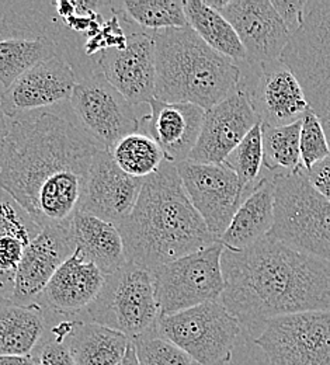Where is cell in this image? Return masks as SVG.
<instances>
[{
	"mask_svg": "<svg viewBox=\"0 0 330 365\" xmlns=\"http://www.w3.org/2000/svg\"><path fill=\"white\" fill-rule=\"evenodd\" d=\"M0 365H40L34 356H0Z\"/></svg>",
	"mask_w": 330,
	"mask_h": 365,
	"instance_id": "74e56055",
	"label": "cell"
},
{
	"mask_svg": "<svg viewBox=\"0 0 330 365\" xmlns=\"http://www.w3.org/2000/svg\"><path fill=\"white\" fill-rule=\"evenodd\" d=\"M308 0H273L272 4L292 34L301 24Z\"/></svg>",
	"mask_w": 330,
	"mask_h": 365,
	"instance_id": "d590c367",
	"label": "cell"
},
{
	"mask_svg": "<svg viewBox=\"0 0 330 365\" xmlns=\"http://www.w3.org/2000/svg\"><path fill=\"white\" fill-rule=\"evenodd\" d=\"M72 233L76 252L104 275L117 272L127 263L124 240L115 225L78 211L72 221Z\"/></svg>",
	"mask_w": 330,
	"mask_h": 365,
	"instance_id": "cb8c5ba5",
	"label": "cell"
},
{
	"mask_svg": "<svg viewBox=\"0 0 330 365\" xmlns=\"http://www.w3.org/2000/svg\"><path fill=\"white\" fill-rule=\"evenodd\" d=\"M234 27L246 51V62L269 63L279 61L291 33L270 0H207Z\"/></svg>",
	"mask_w": 330,
	"mask_h": 365,
	"instance_id": "4fadbf2b",
	"label": "cell"
},
{
	"mask_svg": "<svg viewBox=\"0 0 330 365\" xmlns=\"http://www.w3.org/2000/svg\"><path fill=\"white\" fill-rule=\"evenodd\" d=\"M7 124H9L7 117H6V114L3 111V107L0 104V146H1V143L4 140V138L7 135Z\"/></svg>",
	"mask_w": 330,
	"mask_h": 365,
	"instance_id": "ab89813d",
	"label": "cell"
},
{
	"mask_svg": "<svg viewBox=\"0 0 330 365\" xmlns=\"http://www.w3.org/2000/svg\"><path fill=\"white\" fill-rule=\"evenodd\" d=\"M221 304L242 326L311 311H330V263L267 235L242 249H224Z\"/></svg>",
	"mask_w": 330,
	"mask_h": 365,
	"instance_id": "7a4b0ae2",
	"label": "cell"
},
{
	"mask_svg": "<svg viewBox=\"0 0 330 365\" xmlns=\"http://www.w3.org/2000/svg\"><path fill=\"white\" fill-rule=\"evenodd\" d=\"M301 163L305 172L311 170L315 165L325 160L330 155V145L322 120L309 110L302 117L301 138Z\"/></svg>",
	"mask_w": 330,
	"mask_h": 365,
	"instance_id": "836d02e7",
	"label": "cell"
},
{
	"mask_svg": "<svg viewBox=\"0 0 330 365\" xmlns=\"http://www.w3.org/2000/svg\"><path fill=\"white\" fill-rule=\"evenodd\" d=\"M274 224V184L260 179L242 201L235 217L220 237L228 250H242L270 233Z\"/></svg>",
	"mask_w": 330,
	"mask_h": 365,
	"instance_id": "603a6c76",
	"label": "cell"
},
{
	"mask_svg": "<svg viewBox=\"0 0 330 365\" xmlns=\"http://www.w3.org/2000/svg\"><path fill=\"white\" fill-rule=\"evenodd\" d=\"M149 115L140 120V131L153 138L162 148L166 160H189L204 121L205 110L190 103H163L152 98Z\"/></svg>",
	"mask_w": 330,
	"mask_h": 365,
	"instance_id": "ffe728a7",
	"label": "cell"
},
{
	"mask_svg": "<svg viewBox=\"0 0 330 365\" xmlns=\"http://www.w3.org/2000/svg\"><path fill=\"white\" fill-rule=\"evenodd\" d=\"M117 228L127 262L150 270L220 242L191 204L176 163L169 160L143 180L133 212Z\"/></svg>",
	"mask_w": 330,
	"mask_h": 365,
	"instance_id": "3957f363",
	"label": "cell"
},
{
	"mask_svg": "<svg viewBox=\"0 0 330 365\" xmlns=\"http://www.w3.org/2000/svg\"><path fill=\"white\" fill-rule=\"evenodd\" d=\"M71 107L83 127L103 149L110 150L120 139L140 131L133 104L101 72L79 79L71 96Z\"/></svg>",
	"mask_w": 330,
	"mask_h": 365,
	"instance_id": "8fae6325",
	"label": "cell"
},
{
	"mask_svg": "<svg viewBox=\"0 0 330 365\" xmlns=\"http://www.w3.org/2000/svg\"><path fill=\"white\" fill-rule=\"evenodd\" d=\"M240 331V322L221 301L162 315L158 323L159 336L182 349L198 365L230 364Z\"/></svg>",
	"mask_w": 330,
	"mask_h": 365,
	"instance_id": "ba28073f",
	"label": "cell"
},
{
	"mask_svg": "<svg viewBox=\"0 0 330 365\" xmlns=\"http://www.w3.org/2000/svg\"><path fill=\"white\" fill-rule=\"evenodd\" d=\"M47 312L37 304L0 298V356H31L48 330Z\"/></svg>",
	"mask_w": 330,
	"mask_h": 365,
	"instance_id": "d4e9b609",
	"label": "cell"
},
{
	"mask_svg": "<svg viewBox=\"0 0 330 365\" xmlns=\"http://www.w3.org/2000/svg\"><path fill=\"white\" fill-rule=\"evenodd\" d=\"M56 56V46L47 36L0 40V83L4 89L36 65Z\"/></svg>",
	"mask_w": 330,
	"mask_h": 365,
	"instance_id": "83f0119b",
	"label": "cell"
},
{
	"mask_svg": "<svg viewBox=\"0 0 330 365\" xmlns=\"http://www.w3.org/2000/svg\"><path fill=\"white\" fill-rule=\"evenodd\" d=\"M153 38L156 100L210 110L239 91L240 66L207 46L190 26L153 31Z\"/></svg>",
	"mask_w": 330,
	"mask_h": 365,
	"instance_id": "277c9868",
	"label": "cell"
},
{
	"mask_svg": "<svg viewBox=\"0 0 330 365\" xmlns=\"http://www.w3.org/2000/svg\"><path fill=\"white\" fill-rule=\"evenodd\" d=\"M97 63L104 78L133 106L155 98L156 49L153 31L137 29L123 48L103 51Z\"/></svg>",
	"mask_w": 330,
	"mask_h": 365,
	"instance_id": "9a60e30c",
	"label": "cell"
},
{
	"mask_svg": "<svg viewBox=\"0 0 330 365\" xmlns=\"http://www.w3.org/2000/svg\"><path fill=\"white\" fill-rule=\"evenodd\" d=\"M86 314L91 322L131 340L158 331L162 314L153 272L127 262L117 272L104 275L103 287Z\"/></svg>",
	"mask_w": 330,
	"mask_h": 365,
	"instance_id": "8992f818",
	"label": "cell"
},
{
	"mask_svg": "<svg viewBox=\"0 0 330 365\" xmlns=\"http://www.w3.org/2000/svg\"><path fill=\"white\" fill-rule=\"evenodd\" d=\"M40 232L30 214L0 188V298L11 299L24 252Z\"/></svg>",
	"mask_w": 330,
	"mask_h": 365,
	"instance_id": "7402d4cb",
	"label": "cell"
},
{
	"mask_svg": "<svg viewBox=\"0 0 330 365\" xmlns=\"http://www.w3.org/2000/svg\"><path fill=\"white\" fill-rule=\"evenodd\" d=\"M305 91L309 108L330 118V0H308L280 56Z\"/></svg>",
	"mask_w": 330,
	"mask_h": 365,
	"instance_id": "52a82bcc",
	"label": "cell"
},
{
	"mask_svg": "<svg viewBox=\"0 0 330 365\" xmlns=\"http://www.w3.org/2000/svg\"><path fill=\"white\" fill-rule=\"evenodd\" d=\"M254 343L270 365H330V311L270 319Z\"/></svg>",
	"mask_w": 330,
	"mask_h": 365,
	"instance_id": "30bf717a",
	"label": "cell"
},
{
	"mask_svg": "<svg viewBox=\"0 0 330 365\" xmlns=\"http://www.w3.org/2000/svg\"><path fill=\"white\" fill-rule=\"evenodd\" d=\"M235 170L237 179L244 188L253 190L260 180V172L263 168V142H262V124H257L239 143L235 152L225 162Z\"/></svg>",
	"mask_w": 330,
	"mask_h": 365,
	"instance_id": "1f68e13d",
	"label": "cell"
},
{
	"mask_svg": "<svg viewBox=\"0 0 330 365\" xmlns=\"http://www.w3.org/2000/svg\"><path fill=\"white\" fill-rule=\"evenodd\" d=\"M76 82L72 65L56 55L36 65L1 91L0 104L11 120L71 100Z\"/></svg>",
	"mask_w": 330,
	"mask_h": 365,
	"instance_id": "2e32d148",
	"label": "cell"
},
{
	"mask_svg": "<svg viewBox=\"0 0 330 365\" xmlns=\"http://www.w3.org/2000/svg\"><path fill=\"white\" fill-rule=\"evenodd\" d=\"M140 365H195L189 354L158 331L133 339Z\"/></svg>",
	"mask_w": 330,
	"mask_h": 365,
	"instance_id": "d6a6232c",
	"label": "cell"
},
{
	"mask_svg": "<svg viewBox=\"0 0 330 365\" xmlns=\"http://www.w3.org/2000/svg\"><path fill=\"white\" fill-rule=\"evenodd\" d=\"M131 339L93 322L75 320L66 344L76 365H118Z\"/></svg>",
	"mask_w": 330,
	"mask_h": 365,
	"instance_id": "484cf974",
	"label": "cell"
},
{
	"mask_svg": "<svg viewBox=\"0 0 330 365\" xmlns=\"http://www.w3.org/2000/svg\"><path fill=\"white\" fill-rule=\"evenodd\" d=\"M118 365H140L138 357H137V351H135V346H134L133 340H131V343L127 349V353H125L124 359L121 360V363Z\"/></svg>",
	"mask_w": 330,
	"mask_h": 365,
	"instance_id": "f35d334b",
	"label": "cell"
},
{
	"mask_svg": "<svg viewBox=\"0 0 330 365\" xmlns=\"http://www.w3.org/2000/svg\"><path fill=\"white\" fill-rule=\"evenodd\" d=\"M274 224L270 236L330 263V204L304 169L274 173Z\"/></svg>",
	"mask_w": 330,
	"mask_h": 365,
	"instance_id": "5b68a950",
	"label": "cell"
},
{
	"mask_svg": "<svg viewBox=\"0 0 330 365\" xmlns=\"http://www.w3.org/2000/svg\"><path fill=\"white\" fill-rule=\"evenodd\" d=\"M143 180L124 173L110 150L100 149L93 159L79 211L118 227L133 212Z\"/></svg>",
	"mask_w": 330,
	"mask_h": 365,
	"instance_id": "e0dca14e",
	"label": "cell"
},
{
	"mask_svg": "<svg viewBox=\"0 0 330 365\" xmlns=\"http://www.w3.org/2000/svg\"><path fill=\"white\" fill-rule=\"evenodd\" d=\"M311 184L329 201L330 204V155L321 163L306 172Z\"/></svg>",
	"mask_w": 330,
	"mask_h": 365,
	"instance_id": "8d00e7d4",
	"label": "cell"
},
{
	"mask_svg": "<svg viewBox=\"0 0 330 365\" xmlns=\"http://www.w3.org/2000/svg\"><path fill=\"white\" fill-rule=\"evenodd\" d=\"M302 120L287 125H262L263 142V166L280 173H292L304 169L301 163V138Z\"/></svg>",
	"mask_w": 330,
	"mask_h": 365,
	"instance_id": "4dcf8cb0",
	"label": "cell"
},
{
	"mask_svg": "<svg viewBox=\"0 0 330 365\" xmlns=\"http://www.w3.org/2000/svg\"><path fill=\"white\" fill-rule=\"evenodd\" d=\"M322 124H324V128H325V133H326V137H328L330 145V118L322 120Z\"/></svg>",
	"mask_w": 330,
	"mask_h": 365,
	"instance_id": "60d3db41",
	"label": "cell"
},
{
	"mask_svg": "<svg viewBox=\"0 0 330 365\" xmlns=\"http://www.w3.org/2000/svg\"><path fill=\"white\" fill-rule=\"evenodd\" d=\"M110 153L118 168L135 179L152 176L166 160L158 142L142 131L120 139L110 149Z\"/></svg>",
	"mask_w": 330,
	"mask_h": 365,
	"instance_id": "f546056e",
	"label": "cell"
},
{
	"mask_svg": "<svg viewBox=\"0 0 330 365\" xmlns=\"http://www.w3.org/2000/svg\"><path fill=\"white\" fill-rule=\"evenodd\" d=\"M100 149L83 127L55 113L11 118L0 146V188L41 229L71 225Z\"/></svg>",
	"mask_w": 330,
	"mask_h": 365,
	"instance_id": "6da1fadb",
	"label": "cell"
},
{
	"mask_svg": "<svg viewBox=\"0 0 330 365\" xmlns=\"http://www.w3.org/2000/svg\"><path fill=\"white\" fill-rule=\"evenodd\" d=\"M114 7L125 21L146 31L189 27L180 0H124Z\"/></svg>",
	"mask_w": 330,
	"mask_h": 365,
	"instance_id": "f1b7e54d",
	"label": "cell"
},
{
	"mask_svg": "<svg viewBox=\"0 0 330 365\" xmlns=\"http://www.w3.org/2000/svg\"><path fill=\"white\" fill-rule=\"evenodd\" d=\"M224 246L217 242L177 260L152 269L162 315L221 301L224 275L221 257Z\"/></svg>",
	"mask_w": 330,
	"mask_h": 365,
	"instance_id": "9c48e42d",
	"label": "cell"
},
{
	"mask_svg": "<svg viewBox=\"0 0 330 365\" xmlns=\"http://www.w3.org/2000/svg\"><path fill=\"white\" fill-rule=\"evenodd\" d=\"M75 252L72 224L41 229L24 252L11 301L20 305L37 302L53 274Z\"/></svg>",
	"mask_w": 330,
	"mask_h": 365,
	"instance_id": "ac0fdd59",
	"label": "cell"
},
{
	"mask_svg": "<svg viewBox=\"0 0 330 365\" xmlns=\"http://www.w3.org/2000/svg\"><path fill=\"white\" fill-rule=\"evenodd\" d=\"M247 93L262 125H287L311 110L301 83L280 59L260 65L253 91Z\"/></svg>",
	"mask_w": 330,
	"mask_h": 365,
	"instance_id": "d6986e66",
	"label": "cell"
},
{
	"mask_svg": "<svg viewBox=\"0 0 330 365\" xmlns=\"http://www.w3.org/2000/svg\"><path fill=\"white\" fill-rule=\"evenodd\" d=\"M104 282V274L93 263L75 252L51 278L46 289L38 297L47 314L72 317L86 312L98 295Z\"/></svg>",
	"mask_w": 330,
	"mask_h": 365,
	"instance_id": "44dd1931",
	"label": "cell"
},
{
	"mask_svg": "<svg viewBox=\"0 0 330 365\" xmlns=\"http://www.w3.org/2000/svg\"><path fill=\"white\" fill-rule=\"evenodd\" d=\"M177 172L191 204L208 230L220 240L230 228L244 195V188L234 169L227 163H177Z\"/></svg>",
	"mask_w": 330,
	"mask_h": 365,
	"instance_id": "7c38bea8",
	"label": "cell"
},
{
	"mask_svg": "<svg viewBox=\"0 0 330 365\" xmlns=\"http://www.w3.org/2000/svg\"><path fill=\"white\" fill-rule=\"evenodd\" d=\"M183 7L190 27L207 46L235 62L247 59L234 27L220 11L201 0H185Z\"/></svg>",
	"mask_w": 330,
	"mask_h": 365,
	"instance_id": "4316f807",
	"label": "cell"
},
{
	"mask_svg": "<svg viewBox=\"0 0 330 365\" xmlns=\"http://www.w3.org/2000/svg\"><path fill=\"white\" fill-rule=\"evenodd\" d=\"M260 124L247 91L239 89L217 106L205 110L201 133L190 162L222 165L235 152L239 143Z\"/></svg>",
	"mask_w": 330,
	"mask_h": 365,
	"instance_id": "5bb4252c",
	"label": "cell"
},
{
	"mask_svg": "<svg viewBox=\"0 0 330 365\" xmlns=\"http://www.w3.org/2000/svg\"><path fill=\"white\" fill-rule=\"evenodd\" d=\"M75 319L58 322L53 326L48 324L47 333L31 356L40 365H76L72 353L66 344V337L72 330Z\"/></svg>",
	"mask_w": 330,
	"mask_h": 365,
	"instance_id": "e575fe53",
	"label": "cell"
}]
</instances>
